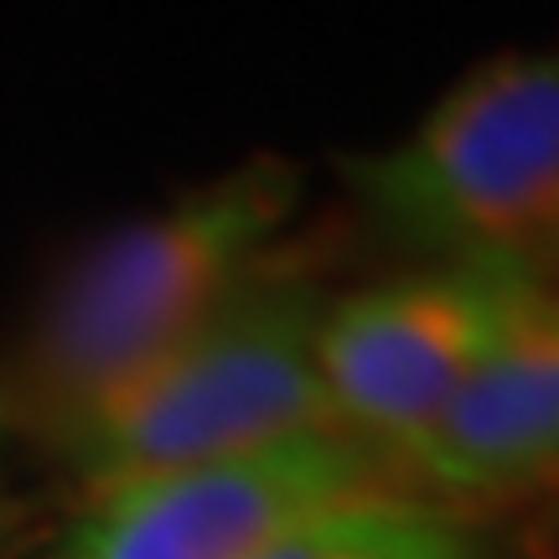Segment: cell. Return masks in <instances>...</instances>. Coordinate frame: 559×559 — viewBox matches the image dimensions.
I'll return each instance as SVG.
<instances>
[{
	"label": "cell",
	"instance_id": "6da1fadb",
	"mask_svg": "<svg viewBox=\"0 0 559 559\" xmlns=\"http://www.w3.org/2000/svg\"><path fill=\"white\" fill-rule=\"evenodd\" d=\"M300 202L296 160L254 156L88 243L41 306L5 409L52 445L264 275Z\"/></svg>",
	"mask_w": 559,
	"mask_h": 559
},
{
	"label": "cell",
	"instance_id": "7a4b0ae2",
	"mask_svg": "<svg viewBox=\"0 0 559 559\" xmlns=\"http://www.w3.org/2000/svg\"><path fill=\"white\" fill-rule=\"evenodd\" d=\"M362 228L404 264H528L559 239V47L481 62L394 145L347 160Z\"/></svg>",
	"mask_w": 559,
	"mask_h": 559
},
{
	"label": "cell",
	"instance_id": "3957f363",
	"mask_svg": "<svg viewBox=\"0 0 559 559\" xmlns=\"http://www.w3.org/2000/svg\"><path fill=\"white\" fill-rule=\"evenodd\" d=\"M321 311L326 290L317 275L280 254L213 321L73 419L52 451L88 492H104L326 430Z\"/></svg>",
	"mask_w": 559,
	"mask_h": 559
},
{
	"label": "cell",
	"instance_id": "277c9868",
	"mask_svg": "<svg viewBox=\"0 0 559 559\" xmlns=\"http://www.w3.org/2000/svg\"><path fill=\"white\" fill-rule=\"evenodd\" d=\"M555 280L528 264H404L326 296L317 373L326 419L394 461Z\"/></svg>",
	"mask_w": 559,
	"mask_h": 559
},
{
	"label": "cell",
	"instance_id": "5b68a950",
	"mask_svg": "<svg viewBox=\"0 0 559 559\" xmlns=\"http://www.w3.org/2000/svg\"><path fill=\"white\" fill-rule=\"evenodd\" d=\"M404 487L379 445L337 425L264 451L88 492L52 559H260L332 502Z\"/></svg>",
	"mask_w": 559,
	"mask_h": 559
},
{
	"label": "cell",
	"instance_id": "8992f818",
	"mask_svg": "<svg viewBox=\"0 0 559 559\" xmlns=\"http://www.w3.org/2000/svg\"><path fill=\"white\" fill-rule=\"evenodd\" d=\"M419 498L492 502L559 481V285L477 362L440 419L394 456Z\"/></svg>",
	"mask_w": 559,
	"mask_h": 559
},
{
	"label": "cell",
	"instance_id": "52a82bcc",
	"mask_svg": "<svg viewBox=\"0 0 559 559\" xmlns=\"http://www.w3.org/2000/svg\"><path fill=\"white\" fill-rule=\"evenodd\" d=\"M260 559H492V544L466 508L383 487L300 519Z\"/></svg>",
	"mask_w": 559,
	"mask_h": 559
},
{
	"label": "cell",
	"instance_id": "ba28073f",
	"mask_svg": "<svg viewBox=\"0 0 559 559\" xmlns=\"http://www.w3.org/2000/svg\"><path fill=\"white\" fill-rule=\"evenodd\" d=\"M549 280L559 285V239H555V249H549Z\"/></svg>",
	"mask_w": 559,
	"mask_h": 559
},
{
	"label": "cell",
	"instance_id": "9c48e42d",
	"mask_svg": "<svg viewBox=\"0 0 559 559\" xmlns=\"http://www.w3.org/2000/svg\"><path fill=\"white\" fill-rule=\"evenodd\" d=\"M5 419H11V409H5V394H0V430H5Z\"/></svg>",
	"mask_w": 559,
	"mask_h": 559
}]
</instances>
